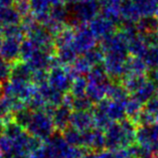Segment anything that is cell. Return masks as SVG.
Returning <instances> with one entry per match:
<instances>
[{
	"label": "cell",
	"mask_w": 158,
	"mask_h": 158,
	"mask_svg": "<svg viewBox=\"0 0 158 158\" xmlns=\"http://www.w3.org/2000/svg\"><path fill=\"white\" fill-rule=\"evenodd\" d=\"M69 8V19L67 25L77 28L82 24H88L92 19L100 13V3L97 0L93 1H74Z\"/></svg>",
	"instance_id": "cell-1"
},
{
	"label": "cell",
	"mask_w": 158,
	"mask_h": 158,
	"mask_svg": "<svg viewBox=\"0 0 158 158\" xmlns=\"http://www.w3.org/2000/svg\"><path fill=\"white\" fill-rule=\"evenodd\" d=\"M27 125L29 132L38 139L48 140L56 130L52 117L45 112L41 111L32 115Z\"/></svg>",
	"instance_id": "cell-2"
},
{
	"label": "cell",
	"mask_w": 158,
	"mask_h": 158,
	"mask_svg": "<svg viewBox=\"0 0 158 158\" xmlns=\"http://www.w3.org/2000/svg\"><path fill=\"white\" fill-rule=\"evenodd\" d=\"M129 55L117 52L105 53L103 65L109 78L113 82H121L125 76V63Z\"/></svg>",
	"instance_id": "cell-3"
},
{
	"label": "cell",
	"mask_w": 158,
	"mask_h": 158,
	"mask_svg": "<svg viewBox=\"0 0 158 158\" xmlns=\"http://www.w3.org/2000/svg\"><path fill=\"white\" fill-rule=\"evenodd\" d=\"M72 44L78 55H84L85 52L97 47V38L88 24H82L76 28L75 37Z\"/></svg>",
	"instance_id": "cell-4"
},
{
	"label": "cell",
	"mask_w": 158,
	"mask_h": 158,
	"mask_svg": "<svg viewBox=\"0 0 158 158\" xmlns=\"http://www.w3.org/2000/svg\"><path fill=\"white\" fill-rule=\"evenodd\" d=\"M73 81H74V79L69 74L67 67H64V65L53 67L48 73V84L52 88H55L56 90L64 94H67L70 92Z\"/></svg>",
	"instance_id": "cell-5"
},
{
	"label": "cell",
	"mask_w": 158,
	"mask_h": 158,
	"mask_svg": "<svg viewBox=\"0 0 158 158\" xmlns=\"http://www.w3.org/2000/svg\"><path fill=\"white\" fill-rule=\"evenodd\" d=\"M88 25L96 38L99 40H102L104 38L114 34L119 28L113 21H111L110 19H108L100 13L95 18L92 19Z\"/></svg>",
	"instance_id": "cell-6"
},
{
	"label": "cell",
	"mask_w": 158,
	"mask_h": 158,
	"mask_svg": "<svg viewBox=\"0 0 158 158\" xmlns=\"http://www.w3.org/2000/svg\"><path fill=\"white\" fill-rule=\"evenodd\" d=\"M84 147H87L90 151L100 153L106 149V141H105V132L102 129L96 128L84 131Z\"/></svg>",
	"instance_id": "cell-7"
},
{
	"label": "cell",
	"mask_w": 158,
	"mask_h": 158,
	"mask_svg": "<svg viewBox=\"0 0 158 158\" xmlns=\"http://www.w3.org/2000/svg\"><path fill=\"white\" fill-rule=\"evenodd\" d=\"M73 110L70 106L61 104L56 108L55 112L52 115V119L55 125V128L59 132H63L71 124V116H72Z\"/></svg>",
	"instance_id": "cell-8"
},
{
	"label": "cell",
	"mask_w": 158,
	"mask_h": 158,
	"mask_svg": "<svg viewBox=\"0 0 158 158\" xmlns=\"http://www.w3.org/2000/svg\"><path fill=\"white\" fill-rule=\"evenodd\" d=\"M70 125L82 132L93 129L95 127L93 114L91 111H73Z\"/></svg>",
	"instance_id": "cell-9"
},
{
	"label": "cell",
	"mask_w": 158,
	"mask_h": 158,
	"mask_svg": "<svg viewBox=\"0 0 158 158\" xmlns=\"http://www.w3.org/2000/svg\"><path fill=\"white\" fill-rule=\"evenodd\" d=\"M107 104H108V98L102 100V101H100L97 104H95L93 110H92L94 125L96 128L105 130L113 122L107 113Z\"/></svg>",
	"instance_id": "cell-10"
},
{
	"label": "cell",
	"mask_w": 158,
	"mask_h": 158,
	"mask_svg": "<svg viewBox=\"0 0 158 158\" xmlns=\"http://www.w3.org/2000/svg\"><path fill=\"white\" fill-rule=\"evenodd\" d=\"M40 94L44 99V101L48 102V104L53 106H60L64 104V94L52 88L48 82L40 85Z\"/></svg>",
	"instance_id": "cell-11"
},
{
	"label": "cell",
	"mask_w": 158,
	"mask_h": 158,
	"mask_svg": "<svg viewBox=\"0 0 158 158\" xmlns=\"http://www.w3.org/2000/svg\"><path fill=\"white\" fill-rule=\"evenodd\" d=\"M120 16L121 23H123V22L137 23V21L140 19L141 15L133 0H124V2L122 3L120 8Z\"/></svg>",
	"instance_id": "cell-12"
},
{
	"label": "cell",
	"mask_w": 158,
	"mask_h": 158,
	"mask_svg": "<svg viewBox=\"0 0 158 158\" xmlns=\"http://www.w3.org/2000/svg\"><path fill=\"white\" fill-rule=\"evenodd\" d=\"M149 69L144 61L143 57L129 56L125 63L126 75H147Z\"/></svg>",
	"instance_id": "cell-13"
},
{
	"label": "cell",
	"mask_w": 158,
	"mask_h": 158,
	"mask_svg": "<svg viewBox=\"0 0 158 158\" xmlns=\"http://www.w3.org/2000/svg\"><path fill=\"white\" fill-rule=\"evenodd\" d=\"M158 141V135L152 126H138L136 130V143L148 147Z\"/></svg>",
	"instance_id": "cell-14"
},
{
	"label": "cell",
	"mask_w": 158,
	"mask_h": 158,
	"mask_svg": "<svg viewBox=\"0 0 158 158\" xmlns=\"http://www.w3.org/2000/svg\"><path fill=\"white\" fill-rule=\"evenodd\" d=\"M106 97L110 100H113V101L126 103V101L130 97V94L121 84V82H113L112 81L107 88Z\"/></svg>",
	"instance_id": "cell-15"
},
{
	"label": "cell",
	"mask_w": 158,
	"mask_h": 158,
	"mask_svg": "<svg viewBox=\"0 0 158 158\" xmlns=\"http://www.w3.org/2000/svg\"><path fill=\"white\" fill-rule=\"evenodd\" d=\"M148 79L147 75H126L122 78L121 84L130 95H133L143 86Z\"/></svg>",
	"instance_id": "cell-16"
},
{
	"label": "cell",
	"mask_w": 158,
	"mask_h": 158,
	"mask_svg": "<svg viewBox=\"0 0 158 158\" xmlns=\"http://www.w3.org/2000/svg\"><path fill=\"white\" fill-rule=\"evenodd\" d=\"M55 56L60 65L68 67V65H72L75 63V60L78 57V52H76L73 44H69L57 48Z\"/></svg>",
	"instance_id": "cell-17"
},
{
	"label": "cell",
	"mask_w": 158,
	"mask_h": 158,
	"mask_svg": "<svg viewBox=\"0 0 158 158\" xmlns=\"http://www.w3.org/2000/svg\"><path fill=\"white\" fill-rule=\"evenodd\" d=\"M156 90H157V86L155 85V82L148 79L139 90L137 92H135V93L131 96H133L135 99H137L138 101L144 105V104L146 102H148L150 99L155 97Z\"/></svg>",
	"instance_id": "cell-18"
},
{
	"label": "cell",
	"mask_w": 158,
	"mask_h": 158,
	"mask_svg": "<svg viewBox=\"0 0 158 158\" xmlns=\"http://www.w3.org/2000/svg\"><path fill=\"white\" fill-rule=\"evenodd\" d=\"M110 83H107V84L88 83L86 95L93 101L94 104H97L100 101L105 99L106 94H107V88L109 86Z\"/></svg>",
	"instance_id": "cell-19"
},
{
	"label": "cell",
	"mask_w": 158,
	"mask_h": 158,
	"mask_svg": "<svg viewBox=\"0 0 158 158\" xmlns=\"http://www.w3.org/2000/svg\"><path fill=\"white\" fill-rule=\"evenodd\" d=\"M107 113L109 115L110 119L113 122H120L126 117L125 111V103L113 101L108 99L107 104Z\"/></svg>",
	"instance_id": "cell-20"
},
{
	"label": "cell",
	"mask_w": 158,
	"mask_h": 158,
	"mask_svg": "<svg viewBox=\"0 0 158 158\" xmlns=\"http://www.w3.org/2000/svg\"><path fill=\"white\" fill-rule=\"evenodd\" d=\"M139 34L151 33L158 31V20L155 15L153 16H142L136 23Z\"/></svg>",
	"instance_id": "cell-21"
},
{
	"label": "cell",
	"mask_w": 158,
	"mask_h": 158,
	"mask_svg": "<svg viewBox=\"0 0 158 158\" xmlns=\"http://www.w3.org/2000/svg\"><path fill=\"white\" fill-rule=\"evenodd\" d=\"M59 2H60V0H30L29 5L30 9L35 13L36 17H40L49 14L52 7Z\"/></svg>",
	"instance_id": "cell-22"
},
{
	"label": "cell",
	"mask_w": 158,
	"mask_h": 158,
	"mask_svg": "<svg viewBox=\"0 0 158 158\" xmlns=\"http://www.w3.org/2000/svg\"><path fill=\"white\" fill-rule=\"evenodd\" d=\"M63 136L67 143L71 146H75V147H81L84 146V138H83V132L78 129L74 128L71 125L68 127L67 129L64 130Z\"/></svg>",
	"instance_id": "cell-23"
},
{
	"label": "cell",
	"mask_w": 158,
	"mask_h": 158,
	"mask_svg": "<svg viewBox=\"0 0 158 158\" xmlns=\"http://www.w3.org/2000/svg\"><path fill=\"white\" fill-rule=\"evenodd\" d=\"M87 80L89 83H96V84H107L112 82L109 76L107 75L103 64L99 65H95V67L92 68L90 73L87 75Z\"/></svg>",
	"instance_id": "cell-24"
},
{
	"label": "cell",
	"mask_w": 158,
	"mask_h": 158,
	"mask_svg": "<svg viewBox=\"0 0 158 158\" xmlns=\"http://www.w3.org/2000/svg\"><path fill=\"white\" fill-rule=\"evenodd\" d=\"M147 44H145V41L142 40V37L138 33L137 36L133 37L132 40L128 41V52L129 56H138V57H143L146 51H147Z\"/></svg>",
	"instance_id": "cell-25"
},
{
	"label": "cell",
	"mask_w": 158,
	"mask_h": 158,
	"mask_svg": "<svg viewBox=\"0 0 158 158\" xmlns=\"http://www.w3.org/2000/svg\"><path fill=\"white\" fill-rule=\"evenodd\" d=\"M142 105L143 104L140 103L137 99H135L133 96L128 98V100L125 103V111H126V117L130 119L133 123L136 122V119L138 115L140 114L142 111Z\"/></svg>",
	"instance_id": "cell-26"
},
{
	"label": "cell",
	"mask_w": 158,
	"mask_h": 158,
	"mask_svg": "<svg viewBox=\"0 0 158 158\" xmlns=\"http://www.w3.org/2000/svg\"><path fill=\"white\" fill-rule=\"evenodd\" d=\"M75 32H76V28L65 24L64 29L55 37L56 48L64 47V45L72 44L73 40H74V37H75Z\"/></svg>",
	"instance_id": "cell-27"
},
{
	"label": "cell",
	"mask_w": 158,
	"mask_h": 158,
	"mask_svg": "<svg viewBox=\"0 0 158 158\" xmlns=\"http://www.w3.org/2000/svg\"><path fill=\"white\" fill-rule=\"evenodd\" d=\"M142 16H153L156 14L158 4L154 0H133Z\"/></svg>",
	"instance_id": "cell-28"
},
{
	"label": "cell",
	"mask_w": 158,
	"mask_h": 158,
	"mask_svg": "<svg viewBox=\"0 0 158 158\" xmlns=\"http://www.w3.org/2000/svg\"><path fill=\"white\" fill-rule=\"evenodd\" d=\"M95 104L88 97L87 95L74 97L72 102V110L73 111H91L93 110Z\"/></svg>",
	"instance_id": "cell-29"
},
{
	"label": "cell",
	"mask_w": 158,
	"mask_h": 158,
	"mask_svg": "<svg viewBox=\"0 0 158 158\" xmlns=\"http://www.w3.org/2000/svg\"><path fill=\"white\" fill-rule=\"evenodd\" d=\"M88 80L84 76H79L73 81L70 92L74 97H79V96L86 95V90L88 87Z\"/></svg>",
	"instance_id": "cell-30"
},
{
	"label": "cell",
	"mask_w": 158,
	"mask_h": 158,
	"mask_svg": "<svg viewBox=\"0 0 158 158\" xmlns=\"http://www.w3.org/2000/svg\"><path fill=\"white\" fill-rule=\"evenodd\" d=\"M83 56L86 57L89 63L93 65V67H95V65H99L103 64L105 53L102 51V48L98 45V47H95L92 49H90V51H88L87 52H85Z\"/></svg>",
	"instance_id": "cell-31"
},
{
	"label": "cell",
	"mask_w": 158,
	"mask_h": 158,
	"mask_svg": "<svg viewBox=\"0 0 158 158\" xmlns=\"http://www.w3.org/2000/svg\"><path fill=\"white\" fill-rule=\"evenodd\" d=\"M72 68L77 73L78 76H87L92 70L93 65L88 61V60L83 55L77 57L75 63L72 64Z\"/></svg>",
	"instance_id": "cell-32"
},
{
	"label": "cell",
	"mask_w": 158,
	"mask_h": 158,
	"mask_svg": "<svg viewBox=\"0 0 158 158\" xmlns=\"http://www.w3.org/2000/svg\"><path fill=\"white\" fill-rule=\"evenodd\" d=\"M143 60L149 70L158 67V45L149 47L143 56Z\"/></svg>",
	"instance_id": "cell-33"
},
{
	"label": "cell",
	"mask_w": 158,
	"mask_h": 158,
	"mask_svg": "<svg viewBox=\"0 0 158 158\" xmlns=\"http://www.w3.org/2000/svg\"><path fill=\"white\" fill-rule=\"evenodd\" d=\"M157 122V117L154 114L150 113L147 110H145L144 108L140 112V114L138 115L136 119L135 124L136 126H152Z\"/></svg>",
	"instance_id": "cell-34"
},
{
	"label": "cell",
	"mask_w": 158,
	"mask_h": 158,
	"mask_svg": "<svg viewBox=\"0 0 158 158\" xmlns=\"http://www.w3.org/2000/svg\"><path fill=\"white\" fill-rule=\"evenodd\" d=\"M99 158H131V156L126 148L118 150L105 149L99 153Z\"/></svg>",
	"instance_id": "cell-35"
},
{
	"label": "cell",
	"mask_w": 158,
	"mask_h": 158,
	"mask_svg": "<svg viewBox=\"0 0 158 158\" xmlns=\"http://www.w3.org/2000/svg\"><path fill=\"white\" fill-rule=\"evenodd\" d=\"M142 37V40L145 41L147 47H155L158 45V32H151V33H145L139 34Z\"/></svg>",
	"instance_id": "cell-36"
},
{
	"label": "cell",
	"mask_w": 158,
	"mask_h": 158,
	"mask_svg": "<svg viewBox=\"0 0 158 158\" xmlns=\"http://www.w3.org/2000/svg\"><path fill=\"white\" fill-rule=\"evenodd\" d=\"M147 76L150 80L154 81L155 83H158V67L152 70H149L147 73Z\"/></svg>",
	"instance_id": "cell-37"
},
{
	"label": "cell",
	"mask_w": 158,
	"mask_h": 158,
	"mask_svg": "<svg viewBox=\"0 0 158 158\" xmlns=\"http://www.w3.org/2000/svg\"><path fill=\"white\" fill-rule=\"evenodd\" d=\"M84 158H99V153H96V152H89L86 156Z\"/></svg>",
	"instance_id": "cell-38"
},
{
	"label": "cell",
	"mask_w": 158,
	"mask_h": 158,
	"mask_svg": "<svg viewBox=\"0 0 158 158\" xmlns=\"http://www.w3.org/2000/svg\"><path fill=\"white\" fill-rule=\"evenodd\" d=\"M60 1L61 3H64V4H65V5H69V4H71V3H73L74 1H76V0H60Z\"/></svg>",
	"instance_id": "cell-39"
},
{
	"label": "cell",
	"mask_w": 158,
	"mask_h": 158,
	"mask_svg": "<svg viewBox=\"0 0 158 158\" xmlns=\"http://www.w3.org/2000/svg\"><path fill=\"white\" fill-rule=\"evenodd\" d=\"M77 1H93V0H77Z\"/></svg>",
	"instance_id": "cell-40"
},
{
	"label": "cell",
	"mask_w": 158,
	"mask_h": 158,
	"mask_svg": "<svg viewBox=\"0 0 158 158\" xmlns=\"http://www.w3.org/2000/svg\"><path fill=\"white\" fill-rule=\"evenodd\" d=\"M155 16H156L157 20H158V8H157V11H156V14H155Z\"/></svg>",
	"instance_id": "cell-41"
},
{
	"label": "cell",
	"mask_w": 158,
	"mask_h": 158,
	"mask_svg": "<svg viewBox=\"0 0 158 158\" xmlns=\"http://www.w3.org/2000/svg\"><path fill=\"white\" fill-rule=\"evenodd\" d=\"M156 97L158 98V85H157V90H156Z\"/></svg>",
	"instance_id": "cell-42"
},
{
	"label": "cell",
	"mask_w": 158,
	"mask_h": 158,
	"mask_svg": "<svg viewBox=\"0 0 158 158\" xmlns=\"http://www.w3.org/2000/svg\"><path fill=\"white\" fill-rule=\"evenodd\" d=\"M154 1H155V2L157 3V4H158V0H154Z\"/></svg>",
	"instance_id": "cell-43"
},
{
	"label": "cell",
	"mask_w": 158,
	"mask_h": 158,
	"mask_svg": "<svg viewBox=\"0 0 158 158\" xmlns=\"http://www.w3.org/2000/svg\"><path fill=\"white\" fill-rule=\"evenodd\" d=\"M149 158H154V157H149Z\"/></svg>",
	"instance_id": "cell-44"
}]
</instances>
